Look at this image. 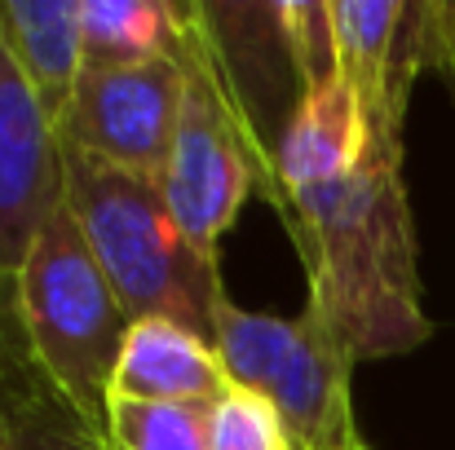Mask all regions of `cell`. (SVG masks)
<instances>
[{"label":"cell","instance_id":"1","mask_svg":"<svg viewBox=\"0 0 455 450\" xmlns=\"http://www.w3.org/2000/svg\"><path fill=\"white\" fill-rule=\"evenodd\" d=\"M283 221L309 274L305 304L336 327L358 362L403 358L434 336L398 133L371 129L358 163L297 190Z\"/></svg>","mask_w":455,"mask_h":450},{"label":"cell","instance_id":"2","mask_svg":"<svg viewBox=\"0 0 455 450\" xmlns=\"http://www.w3.org/2000/svg\"><path fill=\"white\" fill-rule=\"evenodd\" d=\"M62 172L67 208L129 318H172L212 340V313L226 296L221 261H208L190 248L164 199V186L76 146H62Z\"/></svg>","mask_w":455,"mask_h":450},{"label":"cell","instance_id":"3","mask_svg":"<svg viewBox=\"0 0 455 450\" xmlns=\"http://www.w3.org/2000/svg\"><path fill=\"white\" fill-rule=\"evenodd\" d=\"M18 304L49 384L107 442L111 384L133 318L98 265L67 199L40 225L18 265Z\"/></svg>","mask_w":455,"mask_h":450},{"label":"cell","instance_id":"4","mask_svg":"<svg viewBox=\"0 0 455 450\" xmlns=\"http://www.w3.org/2000/svg\"><path fill=\"white\" fill-rule=\"evenodd\" d=\"M181 115H177V138L164 168V199L190 239V248L208 261H217L221 234L235 225L239 208L257 190L279 217H283V194L275 163L252 142L230 84L221 75V62L212 53V40L195 13V0L181 4Z\"/></svg>","mask_w":455,"mask_h":450},{"label":"cell","instance_id":"5","mask_svg":"<svg viewBox=\"0 0 455 450\" xmlns=\"http://www.w3.org/2000/svg\"><path fill=\"white\" fill-rule=\"evenodd\" d=\"M212 349L239 389L279 411L292 450H371L354 415L358 358L314 304L301 318H279L243 309L226 292L212 313Z\"/></svg>","mask_w":455,"mask_h":450},{"label":"cell","instance_id":"6","mask_svg":"<svg viewBox=\"0 0 455 450\" xmlns=\"http://www.w3.org/2000/svg\"><path fill=\"white\" fill-rule=\"evenodd\" d=\"M181 58L84 67L58 138L62 146L84 150L111 168L164 181L181 115Z\"/></svg>","mask_w":455,"mask_h":450},{"label":"cell","instance_id":"7","mask_svg":"<svg viewBox=\"0 0 455 450\" xmlns=\"http://www.w3.org/2000/svg\"><path fill=\"white\" fill-rule=\"evenodd\" d=\"M195 13L212 40V53L221 62V75L230 84V98H235L252 142L275 163L279 142L305 102L301 53L292 44L283 0H266V4L195 0Z\"/></svg>","mask_w":455,"mask_h":450},{"label":"cell","instance_id":"8","mask_svg":"<svg viewBox=\"0 0 455 450\" xmlns=\"http://www.w3.org/2000/svg\"><path fill=\"white\" fill-rule=\"evenodd\" d=\"M62 138L0 40V279H13L40 225L62 208Z\"/></svg>","mask_w":455,"mask_h":450},{"label":"cell","instance_id":"9","mask_svg":"<svg viewBox=\"0 0 455 450\" xmlns=\"http://www.w3.org/2000/svg\"><path fill=\"white\" fill-rule=\"evenodd\" d=\"M230 389H235V380L208 336H199L172 318H138L129 327L111 398L208 411Z\"/></svg>","mask_w":455,"mask_h":450},{"label":"cell","instance_id":"10","mask_svg":"<svg viewBox=\"0 0 455 450\" xmlns=\"http://www.w3.org/2000/svg\"><path fill=\"white\" fill-rule=\"evenodd\" d=\"M49 442H102V438L58 398L44 367L36 362L13 274L0 279V450H36Z\"/></svg>","mask_w":455,"mask_h":450},{"label":"cell","instance_id":"11","mask_svg":"<svg viewBox=\"0 0 455 450\" xmlns=\"http://www.w3.org/2000/svg\"><path fill=\"white\" fill-rule=\"evenodd\" d=\"M0 40L44 115L62 124L89 67L80 40V0H0Z\"/></svg>","mask_w":455,"mask_h":450},{"label":"cell","instance_id":"12","mask_svg":"<svg viewBox=\"0 0 455 450\" xmlns=\"http://www.w3.org/2000/svg\"><path fill=\"white\" fill-rule=\"evenodd\" d=\"M80 40L89 67L177 58L181 4L177 0H80Z\"/></svg>","mask_w":455,"mask_h":450},{"label":"cell","instance_id":"13","mask_svg":"<svg viewBox=\"0 0 455 450\" xmlns=\"http://www.w3.org/2000/svg\"><path fill=\"white\" fill-rule=\"evenodd\" d=\"M107 450H208V411L111 398Z\"/></svg>","mask_w":455,"mask_h":450},{"label":"cell","instance_id":"14","mask_svg":"<svg viewBox=\"0 0 455 450\" xmlns=\"http://www.w3.org/2000/svg\"><path fill=\"white\" fill-rule=\"evenodd\" d=\"M208 450H292V442L279 411L261 393L235 384L208 407Z\"/></svg>","mask_w":455,"mask_h":450},{"label":"cell","instance_id":"15","mask_svg":"<svg viewBox=\"0 0 455 450\" xmlns=\"http://www.w3.org/2000/svg\"><path fill=\"white\" fill-rule=\"evenodd\" d=\"M36 450H107L102 442H49V446H36Z\"/></svg>","mask_w":455,"mask_h":450},{"label":"cell","instance_id":"16","mask_svg":"<svg viewBox=\"0 0 455 450\" xmlns=\"http://www.w3.org/2000/svg\"><path fill=\"white\" fill-rule=\"evenodd\" d=\"M443 80L451 84V93H455V44H451V62H447V71H443Z\"/></svg>","mask_w":455,"mask_h":450}]
</instances>
